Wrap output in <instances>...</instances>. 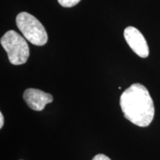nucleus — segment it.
<instances>
[{"instance_id": "obj_1", "label": "nucleus", "mask_w": 160, "mask_h": 160, "mask_svg": "<svg viewBox=\"0 0 160 160\" xmlns=\"http://www.w3.org/2000/svg\"><path fill=\"white\" fill-rule=\"evenodd\" d=\"M120 107L125 119L139 127H147L154 117V105L148 91L139 83L131 85L122 93Z\"/></svg>"}, {"instance_id": "obj_2", "label": "nucleus", "mask_w": 160, "mask_h": 160, "mask_svg": "<svg viewBox=\"0 0 160 160\" xmlns=\"http://www.w3.org/2000/svg\"><path fill=\"white\" fill-rule=\"evenodd\" d=\"M0 42L12 65H23L28 61L30 54L28 45L17 32L12 30L6 32Z\"/></svg>"}, {"instance_id": "obj_3", "label": "nucleus", "mask_w": 160, "mask_h": 160, "mask_svg": "<svg viewBox=\"0 0 160 160\" xmlns=\"http://www.w3.org/2000/svg\"><path fill=\"white\" fill-rule=\"evenodd\" d=\"M16 23L28 41L37 46H42L48 42V33L44 26L33 15L21 12L17 15Z\"/></svg>"}, {"instance_id": "obj_4", "label": "nucleus", "mask_w": 160, "mask_h": 160, "mask_svg": "<svg viewBox=\"0 0 160 160\" xmlns=\"http://www.w3.org/2000/svg\"><path fill=\"white\" fill-rule=\"evenodd\" d=\"M124 37L128 45L136 54L142 58L148 57V45L142 33L137 28L132 26L126 28L124 31Z\"/></svg>"}, {"instance_id": "obj_5", "label": "nucleus", "mask_w": 160, "mask_h": 160, "mask_svg": "<svg viewBox=\"0 0 160 160\" xmlns=\"http://www.w3.org/2000/svg\"><path fill=\"white\" fill-rule=\"evenodd\" d=\"M23 99L30 108L37 111H42L46 105L51 103L53 100L51 94L35 88L25 90Z\"/></svg>"}, {"instance_id": "obj_6", "label": "nucleus", "mask_w": 160, "mask_h": 160, "mask_svg": "<svg viewBox=\"0 0 160 160\" xmlns=\"http://www.w3.org/2000/svg\"><path fill=\"white\" fill-rule=\"evenodd\" d=\"M80 1L81 0H58V2L64 8H71L77 5Z\"/></svg>"}, {"instance_id": "obj_7", "label": "nucleus", "mask_w": 160, "mask_h": 160, "mask_svg": "<svg viewBox=\"0 0 160 160\" xmlns=\"http://www.w3.org/2000/svg\"><path fill=\"white\" fill-rule=\"evenodd\" d=\"M92 160H111V159H110L109 157H108L107 156L101 154V153H100V154L96 155Z\"/></svg>"}, {"instance_id": "obj_8", "label": "nucleus", "mask_w": 160, "mask_h": 160, "mask_svg": "<svg viewBox=\"0 0 160 160\" xmlns=\"http://www.w3.org/2000/svg\"><path fill=\"white\" fill-rule=\"evenodd\" d=\"M4 125V117L2 112H0V128H2Z\"/></svg>"}]
</instances>
